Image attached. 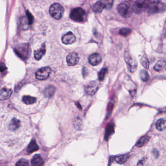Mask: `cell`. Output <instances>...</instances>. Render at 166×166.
<instances>
[{
	"label": "cell",
	"instance_id": "6da1fadb",
	"mask_svg": "<svg viewBox=\"0 0 166 166\" xmlns=\"http://www.w3.org/2000/svg\"><path fill=\"white\" fill-rule=\"evenodd\" d=\"M64 11V8L63 6L58 3L53 4L50 7V14L53 18L56 20H59L62 18Z\"/></svg>",
	"mask_w": 166,
	"mask_h": 166
},
{
	"label": "cell",
	"instance_id": "7a4b0ae2",
	"mask_svg": "<svg viewBox=\"0 0 166 166\" xmlns=\"http://www.w3.org/2000/svg\"><path fill=\"white\" fill-rule=\"evenodd\" d=\"M118 12L124 18L130 17L133 13V8L129 3L123 2L117 6Z\"/></svg>",
	"mask_w": 166,
	"mask_h": 166
},
{
	"label": "cell",
	"instance_id": "3957f363",
	"mask_svg": "<svg viewBox=\"0 0 166 166\" xmlns=\"http://www.w3.org/2000/svg\"><path fill=\"white\" fill-rule=\"evenodd\" d=\"M85 16V11L80 8L73 9L70 13V18L76 22H83L84 20Z\"/></svg>",
	"mask_w": 166,
	"mask_h": 166
},
{
	"label": "cell",
	"instance_id": "277c9868",
	"mask_svg": "<svg viewBox=\"0 0 166 166\" xmlns=\"http://www.w3.org/2000/svg\"><path fill=\"white\" fill-rule=\"evenodd\" d=\"M149 3L147 0H137L133 5V11L136 13L140 14L147 10Z\"/></svg>",
	"mask_w": 166,
	"mask_h": 166
},
{
	"label": "cell",
	"instance_id": "5b68a950",
	"mask_svg": "<svg viewBox=\"0 0 166 166\" xmlns=\"http://www.w3.org/2000/svg\"><path fill=\"white\" fill-rule=\"evenodd\" d=\"M124 58L130 71V72H135L137 67V63L135 59L133 58L132 55L128 52H125V53Z\"/></svg>",
	"mask_w": 166,
	"mask_h": 166
},
{
	"label": "cell",
	"instance_id": "8992f818",
	"mask_svg": "<svg viewBox=\"0 0 166 166\" xmlns=\"http://www.w3.org/2000/svg\"><path fill=\"white\" fill-rule=\"evenodd\" d=\"M51 73V69L49 67H44L37 70L35 73L36 79L39 80H46L48 79Z\"/></svg>",
	"mask_w": 166,
	"mask_h": 166
},
{
	"label": "cell",
	"instance_id": "52a82bcc",
	"mask_svg": "<svg viewBox=\"0 0 166 166\" xmlns=\"http://www.w3.org/2000/svg\"><path fill=\"white\" fill-rule=\"evenodd\" d=\"M166 6L165 4L159 2V3L150 4L149 3L147 10L150 13H156L162 12L165 11Z\"/></svg>",
	"mask_w": 166,
	"mask_h": 166
},
{
	"label": "cell",
	"instance_id": "ba28073f",
	"mask_svg": "<svg viewBox=\"0 0 166 166\" xmlns=\"http://www.w3.org/2000/svg\"><path fill=\"white\" fill-rule=\"evenodd\" d=\"M16 52L21 58L25 59L29 55L30 47L29 44H21L16 47Z\"/></svg>",
	"mask_w": 166,
	"mask_h": 166
},
{
	"label": "cell",
	"instance_id": "9c48e42d",
	"mask_svg": "<svg viewBox=\"0 0 166 166\" xmlns=\"http://www.w3.org/2000/svg\"><path fill=\"white\" fill-rule=\"evenodd\" d=\"M99 87V83L96 81H91L85 86L84 91L87 95L92 96L97 92Z\"/></svg>",
	"mask_w": 166,
	"mask_h": 166
},
{
	"label": "cell",
	"instance_id": "30bf717a",
	"mask_svg": "<svg viewBox=\"0 0 166 166\" xmlns=\"http://www.w3.org/2000/svg\"><path fill=\"white\" fill-rule=\"evenodd\" d=\"M80 60V57L77 53L72 52L67 56L66 61L69 66H74L78 64Z\"/></svg>",
	"mask_w": 166,
	"mask_h": 166
},
{
	"label": "cell",
	"instance_id": "8fae6325",
	"mask_svg": "<svg viewBox=\"0 0 166 166\" xmlns=\"http://www.w3.org/2000/svg\"><path fill=\"white\" fill-rule=\"evenodd\" d=\"M62 42L65 44H71L76 42V38L71 32H68L62 37Z\"/></svg>",
	"mask_w": 166,
	"mask_h": 166
},
{
	"label": "cell",
	"instance_id": "7c38bea8",
	"mask_svg": "<svg viewBox=\"0 0 166 166\" xmlns=\"http://www.w3.org/2000/svg\"><path fill=\"white\" fill-rule=\"evenodd\" d=\"M102 61L101 56L99 53H94L90 56L89 58V63L93 66L99 65Z\"/></svg>",
	"mask_w": 166,
	"mask_h": 166
},
{
	"label": "cell",
	"instance_id": "4fadbf2b",
	"mask_svg": "<svg viewBox=\"0 0 166 166\" xmlns=\"http://www.w3.org/2000/svg\"><path fill=\"white\" fill-rule=\"evenodd\" d=\"M12 90L11 89L3 88L0 90V100H5L11 97Z\"/></svg>",
	"mask_w": 166,
	"mask_h": 166
},
{
	"label": "cell",
	"instance_id": "5bb4252c",
	"mask_svg": "<svg viewBox=\"0 0 166 166\" xmlns=\"http://www.w3.org/2000/svg\"><path fill=\"white\" fill-rule=\"evenodd\" d=\"M46 52V48L45 44H43L41 48L35 51V59L37 60H39L42 59V57L45 54Z\"/></svg>",
	"mask_w": 166,
	"mask_h": 166
},
{
	"label": "cell",
	"instance_id": "9a60e30c",
	"mask_svg": "<svg viewBox=\"0 0 166 166\" xmlns=\"http://www.w3.org/2000/svg\"><path fill=\"white\" fill-rule=\"evenodd\" d=\"M44 161L43 159L39 154H36L32 158L31 165L34 166H42L43 165Z\"/></svg>",
	"mask_w": 166,
	"mask_h": 166
},
{
	"label": "cell",
	"instance_id": "2e32d148",
	"mask_svg": "<svg viewBox=\"0 0 166 166\" xmlns=\"http://www.w3.org/2000/svg\"><path fill=\"white\" fill-rule=\"evenodd\" d=\"M39 149L38 144L36 143V141L35 140H31L27 148V153L29 154H31L34 151H37Z\"/></svg>",
	"mask_w": 166,
	"mask_h": 166
},
{
	"label": "cell",
	"instance_id": "e0dca14e",
	"mask_svg": "<svg viewBox=\"0 0 166 166\" xmlns=\"http://www.w3.org/2000/svg\"><path fill=\"white\" fill-rule=\"evenodd\" d=\"M21 125V122L19 120H17V118H14L11 120L10 124L9 125V128L10 130H14L18 129Z\"/></svg>",
	"mask_w": 166,
	"mask_h": 166
},
{
	"label": "cell",
	"instance_id": "ac0fdd59",
	"mask_svg": "<svg viewBox=\"0 0 166 166\" xmlns=\"http://www.w3.org/2000/svg\"><path fill=\"white\" fill-rule=\"evenodd\" d=\"M156 129L159 131H162L166 129V121L165 118H161L158 120L156 122Z\"/></svg>",
	"mask_w": 166,
	"mask_h": 166
},
{
	"label": "cell",
	"instance_id": "d6986e66",
	"mask_svg": "<svg viewBox=\"0 0 166 166\" xmlns=\"http://www.w3.org/2000/svg\"><path fill=\"white\" fill-rule=\"evenodd\" d=\"M55 91V88L53 86L50 85L47 87L46 88V89L44 90V94L46 97L50 98L54 96Z\"/></svg>",
	"mask_w": 166,
	"mask_h": 166
},
{
	"label": "cell",
	"instance_id": "ffe728a7",
	"mask_svg": "<svg viewBox=\"0 0 166 166\" xmlns=\"http://www.w3.org/2000/svg\"><path fill=\"white\" fill-rule=\"evenodd\" d=\"M166 67V62L164 60H159L156 63L154 66V69L156 71H161Z\"/></svg>",
	"mask_w": 166,
	"mask_h": 166
},
{
	"label": "cell",
	"instance_id": "44dd1931",
	"mask_svg": "<svg viewBox=\"0 0 166 166\" xmlns=\"http://www.w3.org/2000/svg\"><path fill=\"white\" fill-rule=\"evenodd\" d=\"M99 2L104 9H106L111 8L113 3V0H100Z\"/></svg>",
	"mask_w": 166,
	"mask_h": 166
},
{
	"label": "cell",
	"instance_id": "7402d4cb",
	"mask_svg": "<svg viewBox=\"0 0 166 166\" xmlns=\"http://www.w3.org/2000/svg\"><path fill=\"white\" fill-rule=\"evenodd\" d=\"M22 100L25 104H32L36 102V98L30 96H25L22 97Z\"/></svg>",
	"mask_w": 166,
	"mask_h": 166
},
{
	"label": "cell",
	"instance_id": "603a6c76",
	"mask_svg": "<svg viewBox=\"0 0 166 166\" xmlns=\"http://www.w3.org/2000/svg\"><path fill=\"white\" fill-rule=\"evenodd\" d=\"M74 127L76 130H81L83 127V123L80 117H77L75 119L74 122Z\"/></svg>",
	"mask_w": 166,
	"mask_h": 166
},
{
	"label": "cell",
	"instance_id": "cb8c5ba5",
	"mask_svg": "<svg viewBox=\"0 0 166 166\" xmlns=\"http://www.w3.org/2000/svg\"><path fill=\"white\" fill-rule=\"evenodd\" d=\"M149 139H150V137H148L147 135H145V136L142 137L137 142L136 144V146L137 147H142L148 142Z\"/></svg>",
	"mask_w": 166,
	"mask_h": 166
},
{
	"label": "cell",
	"instance_id": "d4e9b609",
	"mask_svg": "<svg viewBox=\"0 0 166 166\" xmlns=\"http://www.w3.org/2000/svg\"><path fill=\"white\" fill-rule=\"evenodd\" d=\"M129 157V155H128V154H125V155H121L117 156L114 159L117 163L120 164H122L124 163L126 161H127Z\"/></svg>",
	"mask_w": 166,
	"mask_h": 166
},
{
	"label": "cell",
	"instance_id": "484cf974",
	"mask_svg": "<svg viewBox=\"0 0 166 166\" xmlns=\"http://www.w3.org/2000/svg\"><path fill=\"white\" fill-rule=\"evenodd\" d=\"M141 65L146 69H149L150 63L148 60V58L146 55L142 56L140 60Z\"/></svg>",
	"mask_w": 166,
	"mask_h": 166
},
{
	"label": "cell",
	"instance_id": "4316f807",
	"mask_svg": "<svg viewBox=\"0 0 166 166\" xmlns=\"http://www.w3.org/2000/svg\"><path fill=\"white\" fill-rule=\"evenodd\" d=\"M93 10L95 11V12L100 13L102 10L104 9L101 4H100V2H97L93 5L92 7Z\"/></svg>",
	"mask_w": 166,
	"mask_h": 166
},
{
	"label": "cell",
	"instance_id": "83f0119b",
	"mask_svg": "<svg viewBox=\"0 0 166 166\" xmlns=\"http://www.w3.org/2000/svg\"><path fill=\"white\" fill-rule=\"evenodd\" d=\"M132 30L128 28L121 29L119 31V34L123 37H127L132 33Z\"/></svg>",
	"mask_w": 166,
	"mask_h": 166
},
{
	"label": "cell",
	"instance_id": "f1b7e54d",
	"mask_svg": "<svg viewBox=\"0 0 166 166\" xmlns=\"http://www.w3.org/2000/svg\"><path fill=\"white\" fill-rule=\"evenodd\" d=\"M140 76L142 81H147L149 77L148 72L146 70H142L140 72Z\"/></svg>",
	"mask_w": 166,
	"mask_h": 166
},
{
	"label": "cell",
	"instance_id": "f546056e",
	"mask_svg": "<svg viewBox=\"0 0 166 166\" xmlns=\"http://www.w3.org/2000/svg\"><path fill=\"white\" fill-rule=\"evenodd\" d=\"M108 72V69L106 68H103L101 69L99 73V79L100 81H102L104 79L105 76H106Z\"/></svg>",
	"mask_w": 166,
	"mask_h": 166
},
{
	"label": "cell",
	"instance_id": "4dcf8cb0",
	"mask_svg": "<svg viewBox=\"0 0 166 166\" xmlns=\"http://www.w3.org/2000/svg\"><path fill=\"white\" fill-rule=\"evenodd\" d=\"M113 126L112 124L109 125L108 127H107V130H106V135H105V138H108L110 135H111L112 132L113 131Z\"/></svg>",
	"mask_w": 166,
	"mask_h": 166
},
{
	"label": "cell",
	"instance_id": "1f68e13d",
	"mask_svg": "<svg viewBox=\"0 0 166 166\" xmlns=\"http://www.w3.org/2000/svg\"><path fill=\"white\" fill-rule=\"evenodd\" d=\"M16 166H27L29 165V161L25 159H21L19 161H18L17 163L16 164Z\"/></svg>",
	"mask_w": 166,
	"mask_h": 166
},
{
	"label": "cell",
	"instance_id": "d6a6232c",
	"mask_svg": "<svg viewBox=\"0 0 166 166\" xmlns=\"http://www.w3.org/2000/svg\"><path fill=\"white\" fill-rule=\"evenodd\" d=\"M26 15H27V18L29 19V23L30 25H31L33 22V17L32 14L29 11H27V12H26Z\"/></svg>",
	"mask_w": 166,
	"mask_h": 166
},
{
	"label": "cell",
	"instance_id": "836d02e7",
	"mask_svg": "<svg viewBox=\"0 0 166 166\" xmlns=\"http://www.w3.org/2000/svg\"><path fill=\"white\" fill-rule=\"evenodd\" d=\"M7 68L5 66V64L4 63H0V72H4L6 70Z\"/></svg>",
	"mask_w": 166,
	"mask_h": 166
},
{
	"label": "cell",
	"instance_id": "e575fe53",
	"mask_svg": "<svg viewBox=\"0 0 166 166\" xmlns=\"http://www.w3.org/2000/svg\"><path fill=\"white\" fill-rule=\"evenodd\" d=\"M147 1L150 4L159 3V2H160V1H161V0H147Z\"/></svg>",
	"mask_w": 166,
	"mask_h": 166
},
{
	"label": "cell",
	"instance_id": "d590c367",
	"mask_svg": "<svg viewBox=\"0 0 166 166\" xmlns=\"http://www.w3.org/2000/svg\"><path fill=\"white\" fill-rule=\"evenodd\" d=\"M130 1H132V0H130Z\"/></svg>",
	"mask_w": 166,
	"mask_h": 166
}]
</instances>
